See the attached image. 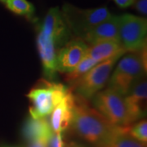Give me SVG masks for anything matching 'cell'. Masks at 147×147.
I'll return each mask as SVG.
<instances>
[{
    "label": "cell",
    "mask_w": 147,
    "mask_h": 147,
    "mask_svg": "<svg viewBox=\"0 0 147 147\" xmlns=\"http://www.w3.org/2000/svg\"><path fill=\"white\" fill-rule=\"evenodd\" d=\"M122 126H115L105 119L86 99L75 96L73 119L69 128L74 133L90 145L100 147Z\"/></svg>",
    "instance_id": "cell-1"
},
{
    "label": "cell",
    "mask_w": 147,
    "mask_h": 147,
    "mask_svg": "<svg viewBox=\"0 0 147 147\" xmlns=\"http://www.w3.org/2000/svg\"><path fill=\"white\" fill-rule=\"evenodd\" d=\"M146 71V46L142 49L129 52L119 60L110 74L108 88L122 96H126Z\"/></svg>",
    "instance_id": "cell-2"
},
{
    "label": "cell",
    "mask_w": 147,
    "mask_h": 147,
    "mask_svg": "<svg viewBox=\"0 0 147 147\" xmlns=\"http://www.w3.org/2000/svg\"><path fill=\"white\" fill-rule=\"evenodd\" d=\"M69 88L64 84L51 80H43L27 94L30 101V115L43 118L50 115L54 107L68 92Z\"/></svg>",
    "instance_id": "cell-3"
},
{
    "label": "cell",
    "mask_w": 147,
    "mask_h": 147,
    "mask_svg": "<svg viewBox=\"0 0 147 147\" xmlns=\"http://www.w3.org/2000/svg\"><path fill=\"white\" fill-rule=\"evenodd\" d=\"M94 108L110 123L115 126H130L124 96L111 88L100 90L92 97Z\"/></svg>",
    "instance_id": "cell-4"
},
{
    "label": "cell",
    "mask_w": 147,
    "mask_h": 147,
    "mask_svg": "<svg viewBox=\"0 0 147 147\" xmlns=\"http://www.w3.org/2000/svg\"><path fill=\"white\" fill-rule=\"evenodd\" d=\"M61 12L69 29L80 38H83L96 26L111 16L105 7L79 9L74 6L65 5Z\"/></svg>",
    "instance_id": "cell-5"
},
{
    "label": "cell",
    "mask_w": 147,
    "mask_h": 147,
    "mask_svg": "<svg viewBox=\"0 0 147 147\" xmlns=\"http://www.w3.org/2000/svg\"><path fill=\"white\" fill-rule=\"evenodd\" d=\"M119 59V57H112L95 65L75 81L71 87L79 96L84 99H91L108 83L111 71Z\"/></svg>",
    "instance_id": "cell-6"
},
{
    "label": "cell",
    "mask_w": 147,
    "mask_h": 147,
    "mask_svg": "<svg viewBox=\"0 0 147 147\" xmlns=\"http://www.w3.org/2000/svg\"><path fill=\"white\" fill-rule=\"evenodd\" d=\"M119 41L127 53L146 46V19L131 14L118 16Z\"/></svg>",
    "instance_id": "cell-7"
},
{
    "label": "cell",
    "mask_w": 147,
    "mask_h": 147,
    "mask_svg": "<svg viewBox=\"0 0 147 147\" xmlns=\"http://www.w3.org/2000/svg\"><path fill=\"white\" fill-rule=\"evenodd\" d=\"M69 31L62 12L58 7H52L39 25L38 35L52 42L59 48L67 42Z\"/></svg>",
    "instance_id": "cell-8"
},
{
    "label": "cell",
    "mask_w": 147,
    "mask_h": 147,
    "mask_svg": "<svg viewBox=\"0 0 147 147\" xmlns=\"http://www.w3.org/2000/svg\"><path fill=\"white\" fill-rule=\"evenodd\" d=\"M88 49V44L78 37L66 42L57 53V71L65 74L72 71L85 57Z\"/></svg>",
    "instance_id": "cell-9"
},
{
    "label": "cell",
    "mask_w": 147,
    "mask_h": 147,
    "mask_svg": "<svg viewBox=\"0 0 147 147\" xmlns=\"http://www.w3.org/2000/svg\"><path fill=\"white\" fill-rule=\"evenodd\" d=\"M75 96L69 89L50 114V124L54 132H62L69 128L73 119Z\"/></svg>",
    "instance_id": "cell-10"
},
{
    "label": "cell",
    "mask_w": 147,
    "mask_h": 147,
    "mask_svg": "<svg viewBox=\"0 0 147 147\" xmlns=\"http://www.w3.org/2000/svg\"><path fill=\"white\" fill-rule=\"evenodd\" d=\"M147 83L143 78L135 84L131 91L124 96L129 120L132 123L143 119L146 113Z\"/></svg>",
    "instance_id": "cell-11"
},
{
    "label": "cell",
    "mask_w": 147,
    "mask_h": 147,
    "mask_svg": "<svg viewBox=\"0 0 147 147\" xmlns=\"http://www.w3.org/2000/svg\"><path fill=\"white\" fill-rule=\"evenodd\" d=\"M82 39L88 45L103 41H119L118 16L111 15L96 26Z\"/></svg>",
    "instance_id": "cell-12"
},
{
    "label": "cell",
    "mask_w": 147,
    "mask_h": 147,
    "mask_svg": "<svg viewBox=\"0 0 147 147\" xmlns=\"http://www.w3.org/2000/svg\"><path fill=\"white\" fill-rule=\"evenodd\" d=\"M53 132L50 122L46 117L34 118L30 115L21 127V135L28 142L39 139L48 141Z\"/></svg>",
    "instance_id": "cell-13"
},
{
    "label": "cell",
    "mask_w": 147,
    "mask_h": 147,
    "mask_svg": "<svg viewBox=\"0 0 147 147\" xmlns=\"http://www.w3.org/2000/svg\"><path fill=\"white\" fill-rule=\"evenodd\" d=\"M127 53L119 41H103L88 45L87 55L97 63Z\"/></svg>",
    "instance_id": "cell-14"
},
{
    "label": "cell",
    "mask_w": 147,
    "mask_h": 147,
    "mask_svg": "<svg viewBox=\"0 0 147 147\" xmlns=\"http://www.w3.org/2000/svg\"><path fill=\"white\" fill-rule=\"evenodd\" d=\"M129 126H122L100 147H147L146 143L133 138L128 133Z\"/></svg>",
    "instance_id": "cell-15"
},
{
    "label": "cell",
    "mask_w": 147,
    "mask_h": 147,
    "mask_svg": "<svg viewBox=\"0 0 147 147\" xmlns=\"http://www.w3.org/2000/svg\"><path fill=\"white\" fill-rule=\"evenodd\" d=\"M96 64H97L96 61L92 60L89 56L86 55L85 57L78 64V65L72 71L66 73V77H65L66 81L72 85L75 81H77L88 70H89L90 69L93 67Z\"/></svg>",
    "instance_id": "cell-16"
},
{
    "label": "cell",
    "mask_w": 147,
    "mask_h": 147,
    "mask_svg": "<svg viewBox=\"0 0 147 147\" xmlns=\"http://www.w3.org/2000/svg\"><path fill=\"white\" fill-rule=\"evenodd\" d=\"M6 5L12 12L30 19L34 14V7L27 0H7Z\"/></svg>",
    "instance_id": "cell-17"
},
{
    "label": "cell",
    "mask_w": 147,
    "mask_h": 147,
    "mask_svg": "<svg viewBox=\"0 0 147 147\" xmlns=\"http://www.w3.org/2000/svg\"><path fill=\"white\" fill-rule=\"evenodd\" d=\"M130 136L142 142H147V121L142 119L136 123L133 126L128 127Z\"/></svg>",
    "instance_id": "cell-18"
},
{
    "label": "cell",
    "mask_w": 147,
    "mask_h": 147,
    "mask_svg": "<svg viewBox=\"0 0 147 147\" xmlns=\"http://www.w3.org/2000/svg\"><path fill=\"white\" fill-rule=\"evenodd\" d=\"M66 144L64 142L62 132H53L48 140L47 147H65Z\"/></svg>",
    "instance_id": "cell-19"
},
{
    "label": "cell",
    "mask_w": 147,
    "mask_h": 147,
    "mask_svg": "<svg viewBox=\"0 0 147 147\" xmlns=\"http://www.w3.org/2000/svg\"><path fill=\"white\" fill-rule=\"evenodd\" d=\"M135 7L142 15L147 14V0H137L134 2Z\"/></svg>",
    "instance_id": "cell-20"
},
{
    "label": "cell",
    "mask_w": 147,
    "mask_h": 147,
    "mask_svg": "<svg viewBox=\"0 0 147 147\" xmlns=\"http://www.w3.org/2000/svg\"><path fill=\"white\" fill-rule=\"evenodd\" d=\"M47 140L44 139H39V140H34L29 142L27 147H47Z\"/></svg>",
    "instance_id": "cell-21"
},
{
    "label": "cell",
    "mask_w": 147,
    "mask_h": 147,
    "mask_svg": "<svg viewBox=\"0 0 147 147\" xmlns=\"http://www.w3.org/2000/svg\"><path fill=\"white\" fill-rule=\"evenodd\" d=\"M136 0H115L116 3L121 7H127L132 5Z\"/></svg>",
    "instance_id": "cell-22"
},
{
    "label": "cell",
    "mask_w": 147,
    "mask_h": 147,
    "mask_svg": "<svg viewBox=\"0 0 147 147\" xmlns=\"http://www.w3.org/2000/svg\"><path fill=\"white\" fill-rule=\"evenodd\" d=\"M65 147H88L86 146H84L83 144H80L79 142H70L68 144H66Z\"/></svg>",
    "instance_id": "cell-23"
},
{
    "label": "cell",
    "mask_w": 147,
    "mask_h": 147,
    "mask_svg": "<svg viewBox=\"0 0 147 147\" xmlns=\"http://www.w3.org/2000/svg\"><path fill=\"white\" fill-rule=\"evenodd\" d=\"M0 147H21V146H11V145H2V146H0Z\"/></svg>",
    "instance_id": "cell-24"
},
{
    "label": "cell",
    "mask_w": 147,
    "mask_h": 147,
    "mask_svg": "<svg viewBox=\"0 0 147 147\" xmlns=\"http://www.w3.org/2000/svg\"><path fill=\"white\" fill-rule=\"evenodd\" d=\"M6 1H7V0H0V2H2V3H6Z\"/></svg>",
    "instance_id": "cell-25"
}]
</instances>
